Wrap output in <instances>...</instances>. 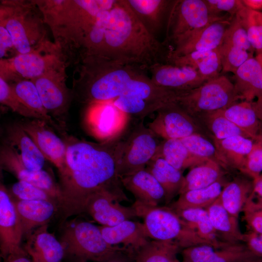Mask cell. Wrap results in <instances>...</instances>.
Listing matches in <instances>:
<instances>
[{
	"instance_id": "7bdbcfd3",
	"label": "cell",
	"mask_w": 262,
	"mask_h": 262,
	"mask_svg": "<svg viewBox=\"0 0 262 262\" xmlns=\"http://www.w3.org/2000/svg\"><path fill=\"white\" fill-rule=\"evenodd\" d=\"M200 118L213 135V139L223 140L237 136L251 138L247 133L226 117L220 110L204 115L198 119Z\"/></svg>"
},
{
	"instance_id": "11a10c76",
	"label": "cell",
	"mask_w": 262,
	"mask_h": 262,
	"mask_svg": "<svg viewBox=\"0 0 262 262\" xmlns=\"http://www.w3.org/2000/svg\"><path fill=\"white\" fill-rule=\"evenodd\" d=\"M16 52L13 38L7 30L0 25V58H8L9 52Z\"/></svg>"
},
{
	"instance_id": "03108f58",
	"label": "cell",
	"mask_w": 262,
	"mask_h": 262,
	"mask_svg": "<svg viewBox=\"0 0 262 262\" xmlns=\"http://www.w3.org/2000/svg\"><path fill=\"white\" fill-rule=\"evenodd\" d=\"M261 175H262V174H261Z\"/></svg>"
},
{
	"instance_id": "680465c9",
	"label": "cell",
	"mask_w": 262,
	"mask_h": 262,
	"mask_svg": "<svg viewBox=\"0 0 262 262\" xmlns=\"http://www.w3.org/2000/svg\"><path fill=\"white\" fill-rule=\"evenodd\" d=\"M241 1L245 7L250 10L259 12L262 10V0H242Z\"/></svg>"
},
{
	"instance_id": "cb8c5ba5",
	"label": "cell",
	"mask_w": 262,
	"mask_h": 262,
	"mask_svg": "<svg viewBox=\"0 0 262 262\" xmlns=\"http://www.w3.org/2000/svg\"><path fill=\"white\" fill-rule=\"evenodd\" d=\"M105 241L111 246L122 244L135 253L150 240L143 223L127 220L114 226L99 227Z\"/></svg>"
},
{
	"instance_id": "83f0119b",
	"label": "cell",
	"mask_w": 262,
	"mask_h": 262,
	"mask_svg": "<svg viewBox=\"0 0 262 262\" xmlns=\"http://www.w3.org/2000/svg\"><path fill=\"white\" fill-rule=\"evenodd\" d=\"M25 247L33 262H61L65 255L61 243L48 232L45 225L30 237Z\"/></svg>"
},
{
	"instance_id": "3957f363",
	"label": "cell",
	"mask_w": 262,
	"mask_h": 262,
	"mask_svg": "<svg viewBox=\"0 0 262 262\" xmlns=\"http://www.w3.org/2000/svg\"><path fill=\"white\" fill-rule=\"evenodd\" d=\"M116 0H36L52 31L54 44L68 65L80 61L85 35L99 14L111 9Z\"/></svg>"
},
{
	"instance_id": "ac0fdd59",
	"label": "cell",
	"mask_w": 262,
	"mask_h": 262,
	"mask_svg": "<svg viewBox=\"0 0 262 262\" xmlns=\"http://www.w3.org/2000/svg\"><path fill=\"white\" fill-rule=\"evenodd\" d=\"M0 165L1 168L12 173L19 180L44 190L52 197L59 198V186L56 185L50 174L43 169L34 171L28 168L16 149L4 142L0 147Z\"/></svg>"
},
{
	"instance_id": "be15d7a7",
	"label": "cell",
	"mask_w": 262,
	"mask_h": 262,
	"mask_svg": "<svg viewBox=\"0 0 262 262\" xmlns=\"http://www.w3.org/2000/svg\"><path fill=\"white\" fill-rule=\"evenodd\" d=\"M175 262H187L185 261H183L182 262H180L178 259L175 261Z\"/></svg>"
},
{
	"instance_id": "b9f144b4",
	"label": "cell",
	"mask_w": 262,
	"mask_h": 262,
	"mask_svg": "<svg viewBox=\"0 0 262 262\" xmlns=\"http://www.w3.org/2000/svg\"><path fill=\"white\" fill-rule=\"evenodd\" d=\"M110 10L102 11L82 42L81 60L86 56H105V35Z\"/></svg>"
},
{
	"instance_id": "44dd1931",
	"label": "cell",
	"mask_w": 262,
	"mask_h": 262,
	"mask_svg": "<svg viewBox=\"0 0 262 262\" xmlns=\"http://www.w3.org/2000/svg\"><path fill=\"white\" fill-rule=\"evenodd\" d=\"M183 261L187 262H242L261 258L251 252L244 243L221 248L200 245L182 249Z\"/></svg>"
},
{
	"instance_id": "52a82bcc",
	"label": "cell",
	"mask_w": 262,
	"mask_h": 262,
	"mask_svg": "<svg viewBox=\"0 0 262 262\" xmlns=\"http://www.w3.org/2000/svg\"><path fill=\"white\" fill-rule=\"evenodd\" d=\"M182 92L154 84L143 72L133 79L124 92L113 102L130 117L142 119L166 105L176 103Z\"/></svg>"
},
{
	"instance_id": "ab89813d",
	"label": "cell",
	"mask_w": 262,
	"mask_h": 262,
	"mask_svg": "<svg viewBox=\"0 0 262 262\" xmlns=\"http://www.w3.org/2000/svg\"><path fill=\"white\" fill-rule=\"evenodd\" d=\"M8 83L15 94L26 106L42 116L45 122L60 132L64 131L47 112L37 88L32 80H22Z\"/></svg>"
},
{
	"instance_id": "60d3db41",
	"label": "cell",
	"mask_w": 262,
	"mask_h": 262,
	"mask_svg": "<svg viewBox=\"0 0 262 262\" xmlns=\"http://www.w3.org/2000/svg\"><path fill=\"white\" fill-rule=\"evenodd\" d=\"M181 249L175 242L153 240L135 253L137 262H175Z\"/></svg>"
},
{
	"instance_id": "003e7915",
	"label": "cell",
	"mask_w": 262,
	"mask_h": 262,
	"mask_svg": "<svg viewBox=\"0 0 262 262\" xmlns=\"http://www.w3.org/2000/svg\"><path fill=\"white\" fill-rule=\"evenodd\" d=\"M135 262H137L135 261Z\"/></svg>"
},
{
	"instance_id": "7c38bea8",
	"label": "cell",
	"mask_w": 262,
	"mask_h": 262,
	"mask_svg": "<svg viewBox=\"0 0 262 262\" xmlns=\"http://www.w3.org/2000/svg\"><path fill=\"white\" fill-rule=\"evenodd\" d=\"M167 17L165 42L172 43L213 22L226 18L212 14L204 0H174Z\"/></svg>"
},
{
	"instance_id": "f1b7e54d",
	"label": "cell",
	"mask_w": 262,
	"mask_h": 262,
	"mask_svg": "<svg viewBox=\"0 0 262 262\" xmlns=\"http://www.w3.org/2000/svg\"><path fill=\"white\" fill-rule=\"evenodd\" d=\"M135 15L148 32L156 38L169 14L174 0H127Z\"/></svg>"
},
{
	"instance_id": "d6986e66",
	"label": "cell",
	"mask_w": 262,
	"mask_h": 262,
	"mask_svg": "<svg viewBox=\"0 0 262 262\" xmlns=\"http://www.w3.org/2000/svg\"><path fill=\"white\" fill-rule=\"evenodd\" d=\"M150 80L155 85L177 92L195 89L207 81L195 69L161 63L151 66Z\"/></svg>"
},
{
	"instance_id": "6f0895ef",
	"label": "cell",
	"mask_w": 262,
	"mask_h": 262,
	"mask_svg": "<svg viewBox=\"0 0 262 262\" xmlns=\"http://www.w3.org/2000/svg\"><path fill=\"white\" fill-rule=\"evenodd\" d=\"M135 253L131 250L120 251L101 262H135Z\"/></svg>"
},
{
	"instance_id": "4316f807",
	"label": "cell",
	"mask_w": 262,
	"mask_h": 262,
	"mask_svg": "<svg viewBox=\"0 0 262 262\" xmlns=\"http://www.w3.org/2000/svg\"><path fill=\"white\" fill-rule=\"evenodd\" d=\"M217 163L225 168L243 169L253 146V140L241 136L213 139Z\"/></svg>"
},
{
	"instance_id": "603a6c76",
	"label": "cell",
	"mask_w": 262,
	"mask_h": 262,
	"mask_svg": "<svg viewBox=\"0 0 262 262\" xmlns=\"http://www.w3.org/2000/svg\"><path fill=\"white\" fill-rule=\"evenodd\" d=\"M122 185L135 198L146 205L157 206L164 200L165 192L154 177L146 169L121 178Z\"/></svg>"
},
{
	"instance_id": "f6af8a7d",
	"label": "cell",
	"mask_w": 262,
	"mask_h": 262,
	"mask_svg": "<svg viewBox=\"0 0 262 262\" xmlns=\"http://www.w3.org/2000/svg\"><path fill=\"white\" fill-rule=\"evenodd\" d=\"M180 140L194 155L203 159H211L217 163L214 144L199 133L193 134Z\"/></svg>"
},
{
	"instance_id": "f907efd6",
	"label": "cell",
	"mask_w": 262,
	"mask_h": 262,
	"mask_svg": "<svg viewBox=\"0 0 262 262\" xmlns=\"http://www.w3.org/2000/svg\"><path fill=\"white\" fill-rule=\"evenodd\" d=\"M204 1L212 14L219 16L220 13L226 12L232 17L244 6L240 0H204Z\"/></svg>"
},
{
	"instance_id": "94428289",
	"label": "cell",
	"mask_w": 262,
	"mask_h": 262,
	"mask_svg": "<svg viewBox=\"0 0 262 262\" xmlns=\"http://www.w3.org/2000/svg\"><path fill=\"white\" fill-rule=\"evenodd\" d=\"M256 102L259 112L260 113L262 117V97L260 99L258 100Z\"/></svg>"
},
{
	"instance_id": "9a60e30c",
	"label": "cell",
	"mask_w": 262,
	"mask_h": 262,
	"mask_svg": "<svg viewBox=\"0 0 262 262\" xmlns=\"http://www.w3.org/2000/svg\"><path fill=\"white\" fill-rule=\"evenodd\" d=\"M148 127L164 140L181 139L198 133L196 120L180 107L176 103L166 105L157 112Z\"/></svg>"
},
{
	"instance_id": "d6a6232c",
	"label": "cell",
	"mask_w": 262,
	"mask_h": 262,
	"mask_svg": "<svg viewBox=\"0 0 262 262\" xmlns=\"http://www.w3.org/2000/svg\"><path fill=\"white\" fill-rule=\"evenodd\" d=\"M145 169L154 177L164 189L166 203H169L179 194L184 177L182 171L156 156L149 162Z\"/></svg>"
},
{
	"instance_id": "f5cc1de1",
	"label": "cell",
	"mask_w": 262,
	"mask_h": 262,
	"mask_svg": "<svg viewBox=\"0 0 262 262\" xmlns=\"http://www.w3.org/2000/svg\"><path fill=\"white\" fill-rule=\"evenodd\" d=\"M243 243L251 252L262 258V233L248 230L243 233Z\"/></svg>"
},
{
	"instance_id": "5bb4252c",
	"label": "cell",
	"mask_w": 262,
	"mask_h": 262,
	"mask_svg": "<svg viewBox=\"0 0 262 262\" xmlns=\"http://www.w3.org/2000/svg\"><path fill=\"white\" fill-rule=\"evenodd\" d=\"M22 129L32 139L45 158L58 169L59 174L65 168L66 146L45 121L26 118L17 122Z\"/></svg>"
},
{
	"instance_id": "816d5d0a",
	"label": "cell",
	"mask_w": 262,
	"mask_h": 262,
	"mask_svg": "<svg viewBox=\"0 0 262 262\" xmlns=\"http://www.w3.org/2000/svg\"><path fill=\"white\" fill-rule=\"evenodd\" d=\"M253 188L244 208V211L262 209V175L253 180ZM242 211V212H243Z\"/></svg>"
},
{
	"instance_id": "5b68a950",
	"label": "cell",
	"mask_w": 262,
	"mask_h": 262,
	"mask_svg": "<svg viewBox=\"0 0 262 262\" xmlns=\"http://www.w3.org/2000/svg\"><path fill=\"white\" fill-rule=\"evenodd\" d=\"M45 24L35 0H0V25L11 35L17 54L31 52L50 42Z\"/></svg>"
},
{
	"instance_id": "8992f818",
	"label": "cell",
	"mask_w": 262,
	"mask_h": 262,
	"mask_svg": "<svg viewBox=\"0 0 262 262\" xmlns=\"http://www.w3.org/2000/svg\"><path fill=\"white\" fill-rule=\"evenodd\" d=\"M131 206L137 217L143 219L149 238L173 241L181 249L200 245H210L170 207L150 206L137 201Z\"/></svg>"
},
{
	"instance_id": "7402d4cb",
	"label": "cell",
	"mask_w": 262,
	"mask_h": 262,
	"mask_svg": "<svg viewBox=\"0 0 262 262\" xmlns=\"http://www.w3.org/2000/svg\"><path fill=\"white\" fill-rule=\"evenodd\" d=\"M113 101L88 105V118L91 124L97 134L106 138V140L122 132L126 129L130 117L116 107Z\"/></svg>"
},
{
	"instance_id": "30bf717a",
	"label": "cell",
	"mask_w": 262,
	"mask_h": 262,
	"mask_svg": "<svg viewBox=\"0 0 262 262\" xmlns=\"http://www.w3.org/2000/svg\"><path fill=\"white\" fill-rule=\"evenodd\" d=\"M65 254L75 256L79 262H101L129 248L111 246L104 239L99 227L87 221H78L67 227L62 236Z\"/></svg>"
},
{
	"instance_id": "277c9868",
	"label": "cell",
	"mask_w": 262,
	"mask_h": 262,
	"mask_svg": "<svg viewBox=\"0 0 262 262\" xmlns=\"http://www.w3.org/2000/svg\"><path fill=\"white\" fill-rule=\"evenodd\" d=\"M77 66V77L72 89L74 98L88 105L115 100L143 72L139 67L103 56H86Z\"/></svg>"
},
{
	"instance_id": "9c48e42d",
	"label": "cell",
	"mask_w": 262,
	"mask_h": 262,
	"mask_svg": "<svg viewBox=\"0 0 262 262\" xmlns=\"http://www.w3.org/2000/svg\"><path fill=\"white\" fill-rule=\"evenodd\" d=\"M239 99L233 83L226 76L219 75L183 92L176 104L196 120L204 115L225 109Z\"/></svg>"
},
{
	"instance_id": "d4e9b609",
	"label": "cell",
	"mask_w": 262,
	"mask_h": 262,
	"mask_svg": "<svg viewBox=\"0 0 262 262\" xmlns=\"http://www.w3.org/2000/svg\"><path fill=\"white\" fill-rule=\"evenodd\" d=\"M4 142L15 147L24 165L29 169H43L47 160L32 139L17 123L5 128Z\"/></svg>"
},
{
	"instance_id": "836d02e7",
	"label": "cell",
	"mask_w": 262,
	"mask_h": 262,
	"mask_svg": "<svg viewBox=\"0 0 262 262\" xmlns=\"http://www.w3.org/2000/svg\"><path fill=\"white\" fill-rule=\"evenodd\" d=\"M220 110L226 117L247 133L252 139L262 134L261 117L255 102L242 100Z\"/></svg>"
},
{
	"instance_id": "91938a15",
	"label": "cell",
	"mask_w": 262,
	"mask_h": 262,
	"mask_svg": "<svg viewBox=\"0 0 262 262\" xmlns=\"http://www.w3.org/2000/svg\"><path fill=\"white\" fill-rule=\"evenodd\" d=\"M5 260L6 262H33L27 257V254L12 255Z\"/></svg>"
},
{
	"instance_id": "e575fe53",
	"label": "cell",
	"mask_w": 262,
	"mask_h": 262,
	"mask_svg": "<svg viewBox=\"0 0 262 262\" xmlns=\"http://www.w3.org/2000/svg\"><path fill=\"white\" fill-rule=\"evenodd\" d=\"M175 212L196 230L200 238L213 247L221 248L232 245L223 242L219 238L210 221L206 209L191 208Z\"/></svg>"
},
{
	"instance_id": "c3c4849f",
	"label": "cell",
	"mask_w": 262,
	"mask_h": 262,
	"mask_svg": "<svg viewBox=\"0 0 262 262\" xmlns=\"http://www.w3.org/2000/svg\"><path fill=\"white\" fill-rule=\"evenodd\" d=\"M252 140V149L241 172L253 180L262 173V134L256 136Z\"/></svg>"
},
{
	"instance_id": "2e32d148",
	"label": "cell",
	"mask_w": 262,
	"mask_h": 262,
	"mask_svg": "<svg viewBox=\"0 0 262 262\" xmlns=\"http://www.w3.org/2000/svg\"><path fill=\"white\" fill-rule=\"evenodd\" d=\"M15 203L3 185L0 187V248L1 256L27 254L20 246L23 235Z\"/></svg>"
},
{
	"instance_id": "74e56055",
	"label": "cell",
	"mask_w": 262,
	"mask_h": 262,
	"mask_svg": "<svg viewBox=\"0 0 262 262\" xmlns=\"http://www.w3.org/2000/svg\"><path fill=\"white\" fill-rule=\"evenodd\" d=\"M225 184L221 179L206 187L186 191L179 195L170 207L175 211L191 208L206 209L219 197Z\"/></svg>"
},
{
	"instance_id": "bcb514c9",
	"label": "cell",
	"mask_w": 262,
	"mask_h": 262,
	"mask_svg": "<svg viewBox=\"0 0 262 262\" xmlns=\"http://www.w3.org/2000/svg\"><path fill=\"white\" fill-rule=\"evenodd\" d=\"M222 71L234 74L239 67L251 57L248 51L228 44L220 46Z\"/></svg>"
},
{
	"instance_id": "f35d334b",
	"label": "cell",
	"mask_w": 262,
	"mask_h": 262,
	"mask_svg": "<svg viewBox=\"0 0 262 262\" xmlns=\"http://www.w3.org/2000/svg\"><path fill=\"white\" fill-rule=\"evenodd\" d=\"M221 167L216 162L209 159L191 167L184 177L179 195L206 187L220 180L223 175Z\"/></svg>"
},
{
	"instance_id": "8fae6325",
	"label": "cell",
	"mask_w": 262,
	"mask_h": 262,
	"mask_svg": "<svg viewBox=\"0 0 262 262\" xmlns=\"http://www.w3.org/2000/svg\"><path fill=\"white\" fill-rule=\"evenodd\" d=\"M161 141L143 121L123 133L118 166L120 179L145 169L153 158Z\"/></svg>"
},
{
	"instance_id": "f546056e",
	"label": "cell",
	"mask_w": 262,
	"mask_h": 262,
	"mask_svg": "<svg viewBox=\"0 0 262 262\" xmlns=\"http://www.w3.org/2000/svg\"><path fill=\"white\" fill-rule=\"evenodd\" d=\"M166 63L192 67L208 81L219 76L222 71L220 47L210 50L195 51L181 56L168 57Z\"/></svg>"
},
{
	"instance_id": "ee69618b",
	"label": "cell",
	"mask_w": 262,
	"mask_h": 262,
	"mask_svg": "<svg viewBox=\"0 0 262 262\" xmlns=\"http://www.w3.org/2000/svg\"><path fill=\"white\" fill-rule=\"evenodd\" d=\"M0 102L13 112L29 119L44 120L39 115L35 113L26 106L18 98L11 88L10 84L0 77Z\"/></svg>"
},
{
	"instance_id": "9f6ffc18",
	"label": "cell",
	"mask_w": 262,
	"mask_h": 262,
	"mask_svg": "<svg viewBox=\"0 0 262 262\" xmlns=\"http://www.w3.org/2000/svg\"><path fill=\"white\" fill-rule=\"evenodd\" d=\"M246 30L252 48L262 50V25L250 26Z\"/></svg>"
},
{
	"instance_id": "6125c7cd",
	"label": "cell",
	"mask_w": 262,
	"mask_h": 262,
	"mask_svg": "<svg viewBox=\"0 0 262 262\" xmlns=\"http://www.w3.org/2000/svg\"><path fill=\"white\" fill-rule=\"evenodd\" d=\"M242 262H262V258H258L252 260L244 261Z\"/></svg>"
},
{
	"instance_id": "d590c367",
	"label": "cell",
	"mask_w": 262,
	"mask_h": 262,
	"mask_svg": "<svg viewBox=\"0 0 262 262\" xmlns=\"http://www.w3.org/2000/svg\"><path fill=\"white\" fill-rule=\"evenodd\" d=\"M155 156L162 157L181 171L209 160L192 154L179 139H164L161 141Z\"/></svg>"
},
{
	"instance_id": "8d00e7d4",
	"label": "cell",
	"mask_w": 262,
	"mask_h": 262,
	"mask_svg": "<svg viewBox=\"0 0 262 262\" xmlns=\"http://www.w3.org/2000/svg\"><path fill=\"white\" fill-rule=\"evenodd\" d=\"M253 188V180L250 181L244 178H236L225 183L219 198L225 209L238 218Z\"/></svg>"
},
{
	"instance_id": "ba28073f",
	"label": "cell",
	"mask_w": 262,
	"mask_h": 262,
	"mask_svg": "<svg viewBox=\"0 0 262 262\" xmlns=\"http://www.w3.org/2000/svg\"><path fill=\"white\" fill-rule=\"evenodd\" d=\"M68 65L54 43L25 54L0 59V77L8 83L33 80L52 72L66 70Z\"/></svg>"
},
{
	"instance_id": "681fc988",
	"label": "cell",
	"mask_w": 262,
	"mask_h": 262,
	"mask_svg": "<svg viewBox=\"0 0 262 262\" xmlns=\"http://www.w3.org/2000/svg\"><path fill=\"white\" fill-rule=\"evenodd\" d=\"M13 195L20 200H47L52 197L44 190L27 182L19 180L12 186Z\"/></svg>"
},
{
	"instance_id": "4dcf8cb0",
	"label": "cell",
	"mask_w": 262,
	"mask_h": 262,
	"mask_svg": "<svg viewBox=\"0 0 262 262\" xmlns=\"http://www.w3.org/2000/svg\"><path fill=\"white\" fill-rule=\"evenodd\" d=\"M206 210L214 229L222 241L231 244L243 243V233L239 229L238 218L225 209L219 197Z\"/></svg>"
},
{
	"instance_id": "4fadbf2b",
	"label": "cell",
	"mask_w": 262,
	"mask_h": 262,
	"mask_svg": "<svg viewBox=\"0 0 262 262\" xmlns=\"http://www.w3.org/2000/svg\"><path fill=\"white\" fill-rule=\"evenodd\" d=\"M66 70L52 72L32 80L48 114L63 129L72 99V90L66 85Z\"/></svg>"
},
{
	"instance_id": "484cf974",
	"label": "cell",
	"mask_w": 262,
	"mask_h": 262,
	"mask_svg": "<svg viewBox=\"0 0 262 262\" xmlns=\"http://www.w3.org/2000/svg\"><path fill=\"white\" fill-rule=\"evenodd\" d=\"M234 80L239 99L252 102L262 97V65L259 60L248 59L234 74Z\"/></svg>"
},
{
	"instance_id": "e7e4bbea",
	"label": "cell",
	"mask_w": 262,
	"mask_h": 262,
	"mask_svg": "<svg viewBox=\"0 0 262 262\" xmlns=\"http://www.w3.org/2000/svg\"></svg>"
},
{
	"instance_id": "e0dca14e",
	"label": "cell",
	"mask_w": 262,
	"mask_h": 262,
	"mask_svg": "<svg viewBox=\"0 0 262 262\" xmlns=\"http://www.w3.org/2000/svg\"><path fill=\"white\" fill-rule=\"evenodd\" d=\"M230 23L227 18L215 21L179 38L173 43L174 47L168 50L166 58L219 48Z\"/></svg>"
},
{
	"instance_id": "1f68e13d",
	"label": "cell",
	"mask_w": 262,
	"mask_h": 262,
	"mask_svg": "<svg viewBox=\"0 0 262 262\" xmlns=\"http://www.w3.org/2000/svg\"><path fill=\"white\" fill-rule=\"evenodd\" d=\"M20 219L23 234L36 227L45 225L55 211L50 200H20L14 202Z\"/></svg>"
},
{
	"instance_id": "7a4b0ae2",
	"label": "cell",
	"mask_w": 262,
	"mask_h": 262,
	"mask_svg": "<svg viewBox=\"0 0 262 262\" xmlns=\"http://www.w3.org/2000/svg\"><path fill=\"white\" fill-rule=\"evenodd\" d=\"M105 44V56L142 69L166 63L168 52L140 21L127 0H116L110 10Z\"/></svg>"
},
{
	"instance_id": "ffe728a7",
	"label": "cell",
	"mask_w": 262,
	"mask_h": 262,
	"mask_svg": "<svg viewBox=\"0 0 262 262\" xmlns=\"http://www.w3.org/2000/svg\"><path fill=\"white\" fill-rule=\"evenodd\" d=\"M82 212H86L98 223L111 227L137 217L132 206H123L115 198L107 193H98L86 200Z\"/></svg>"
},
{
	"instance_id": "7dc6e473",
	"label": "cell",
	"mask_w": 262,
	"mask_h": 262,
	"mask_svg": "<svg viewBox=\"0 0 262 262\" xmlns=\"http://www.w3.org/2000/svg\"><path fill=\"white\" fill-rule=\"evenodd\" d=\"M222 44H228L247 51L253 49L248 40L246 29L236 16L230 21L225 32Z\"/></svg>"
},
{
	"instance_id": "db71d44e",
	"label": "cell",
	"mask_w": 262,
	"mask_h": 262,
	"mask_svg": "<svg viewBox=\"0 0 262 262\" xmlns=\"http://www.w3.org/2000/svg\"><path fill=\"white\" fill-rule=\"evenodd\" d=\"M243 218L248 230L262 233V209L244 211Z\"/></svg>"
},
{
	"instance_id": "6da1fadb",
	"label": "cell",
	"mask_w": 262,
	"mask_h": 262,
	"mask_svg": "<svg viewBox=\"0 0 262 262\" xmlns=\"http://www.w3.org/2000/svg\"><path fill=\"white\" fill-rule=\"evenodd\" d=\"M123 132L101 143L80 139L63 132L66 164L59 173L60 203L67 213L82 212L88 198L109 194L119 202L129 201L118 166Z\"/></svg>"
}]
</instances>
